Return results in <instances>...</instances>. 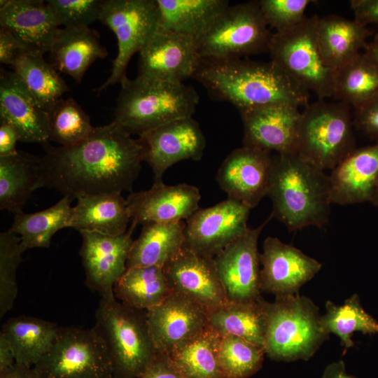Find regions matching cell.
I'll return each mask as SVG.
<instances>
[{
	"label": "cell",
	"mask_w": 378,
	"mask_h": 378,
	"mask_svg": "<svg viewBox=\"0 0 378 378\" xmlns=\"http://www.w3.org/2000/svg\"><path fill=\"white\" fill-rule=\"evenodd\" d=\"M131 135L113 120L94 127L85 140L72 146L42 144L41 188H55L71 200L132 190L146 149Z\"/></svg>",
	"instance_id": "6da1fadb"
},
{
	"label": "cell",
	"mask_w": 378,
	"mask_h": 378,
	"mask_svg": "<svg viewBox=\"0 0 378 378\" xmlns=\"http://www.w3.org/2000/svg\"><path fill=\"white\" fill-rule=\"evenodd\" d=\"M192 78L210 97L230 103L239 112L275 104H308L309 92L271 61L202 57Z\"/></svg>",
	"instance_id": "7a4b0ae2"
},
{
	"label": "cell",
	"mask_w": 378,
	"mask_h": 378,
	"mask_svg": "<svg viewBox=\"0 0 378 378\" xmlns=\"http://www.w3.org/2000/svg\"><path fill=\"white\" fill-rule=\"evenodd\" d=\"M267 196L272 202L271 215L289 231L322 227L329 220V177L296 153L273 155Z\"/></svg>",
	"instance_id": "3957f363"
},
{
	"label": "cell",
	"mask_w": 378,
	"mask_h": 378,
	"mask_svg": "<svg viewBox=\"0 0 378 378\" xmlns=\"http://www.w3.org/2000/svg\"><path fill=\"white\" fill-rule=\"evenodd\" d=\"M199 95L191 86L136 76L121 85L114 121L130 134H138L169 122L192 117Z\"/></svg>",
	"instance_id": "277c9868"
},
{
	"label": "cell",
	"mask_w": 378,
	"mask_h": 378,
	"mask_svg": "<svg viewBox=\"0 0 378 378\" xmlns=\"http://www.w3.org/2000/svg\"><path fill=\"white\" fill-rule=\"evenodd\" d=\"M94 330L105 344L116 378H139L158 353L146 311L101 298Z\"/></svg>",
	"instance_id": "5b68a950"
},
{
	"label": "cell",
	"mask_w": 378,
	"mask_h": 378,
	"mask_svg": "<svg viewBox=\"0 0 378 378\" xmlns=\"http://www.w3.org/2000/svg\"><path fill=\"white\" fill-rule=\"evenodd\" d=\"M321 316L314 302L299 294L267 302L265 354L281 361L309 359L328 339Z\"/></svg>",
	"instance_id": "8992f818"
},
{
	"label": "cell",
	"mask_w": 378,
	"mask_h": 378,
	"mask_svg": "<svg viewBox=\"0 0 378 378\" xmlns=\"http://www.w3.org/2000/svg\"><path fill=\"white\" fill-rule=\"evenodd\" d=\"M319 18H306L296 26L272 34L270 61L296 85L318 99L332 97L336 71L326 62L318 39Z\"/></svg>",
	"instance_id": "52a82bcc"
},
{
	"label": "cell",
	"mask_w": 378,
	"mask_h": 378,
	"mask_svg": "<svg viewBox=\"0 0 378 378\" xmlns=\"http://www.w3.org/2000/svg\"><path fill=\"white\" fill-rule=\"evenodd\" d=\"M350 106L318 99L301 113L296 153L321 169H334L355 148Z\"/></svg>",
	"instance_id": "ba28073f"
},
{
	"label": "cell",
	"mask_w": 378,
	"mask_h": 378,
	"mask_svg": "<svg viewBox=\"0 0 378 378\" xmlns=\"http://www.w3.org/2000/svg\"><path fill=\"white\" fill-rule=\"evenodd\" d=\"M272 34L258 1L229 5L197 41L201 57L241 58L269 51Z\"/></svg>",
	"instance_id": "9c48e42d"
},
{
	"label": "cell",
	"mask_w": 378,
	"mask_h": 378,
	"mask_svg": "<svg viewBox=\"0 0 378 378\" xmlns=\"http://www.w3.org/2000/svg\"><path fill=\"white\" fill-rule=\"evenodd\" d=\"M33 368L41 378L113 375L105 344L93 328L60 327L50 349Z\"/></svg>",
	"instance_id": "30bf717a"
},
{
	"label": "cell",
	"mask_w": 378,
	"mask_h": 378,
	"mask_svg": "<svg viewBox=\"0 0 378 378\" xmlns=\"http://www.w3.org/2000/svg\"><path fill=\"white\" fill-rule=\"evenodd\" d=\"M99 20L115 34L118 53L111 75L97 92L128 79L126 71L132 57L159 30V13L155 0H104Z\"/></svg>",
	"instance_id": "8fae6325"
},
{
	"label": "cell",
	"mask_w": 378,
	"mask_h": 378,
	"mask_svg": "<svg viewBox=\"0 0 378 378\" xmlns=\"http://www.w3.org/2000/svg\"><path fill=\"white\" fill-rule=\"evenodd\" d=\"M250 210L230 198L208 208H199L186 220L184 246L214 258L246 233Z\"/></svg>",
	"instance_id": "7c38bea8"
},
{
	"label": "cell",
	"mask_w": 378,
	"mask_h": 378,
	"mask_svg": "<svg viewBox=\"0 0 378 378\" xmlns=\"http://www.w3.org/2000/svg\"><path fill=\"white\" fill-rule=\"evenodd\" d=\"M272 218L270 215L258 227H249L245 234L214 258L229 302H253L262 299L258 241L262 230Z\"/></svg>",
	"instance_id": "4fadbf2b"
},
{
	"label": "cell",
	"mask_w": 378,
	"mask_h": 378,
	"mask_svg": "<svg viewBox=\"0 0 378 378\" xmlns=\"http://www.w3.org/2000/svg\"><path fill=\"white\" fill-rule=\"evenodd\" d=\"M139 139L145 147V161L153 170L155 185L164 183V173L175 163L200 160L206 147L205 137L192 117L165 123L143 133Z\"/></svg>",
	"instance_id": "5bb4252c"
},
{
	"label": "cell",
	"mask_w": 378,
	"mask_h": 378,
	"mask_svg": "<svg viewBox=\"0 0 378 378\" xmlns=\"http://www.w3.org/2000/svg\"><path fill=\"white\" fill-rule=\"evenodd\" d=\"M136 225L124 234L111 236L80 232V255L85 273V285L102 298L114 299L113 287L127 270V262Z\"/></svg>",
	"instance_id": "9a60e30c"
},
{
	"label": "cell",
	"mask_w": 378,
	"mask_h": 378,
	"mask_svg": "<svg viewBox=\"0 0 378 378\" xmlns=\"http://www.w3.org/2000/svg\"><path fill=\"white\" fill-rule=\"evenodd\" d=\"M139 53L138 76L172 83L192 78L202 58L197 40L161 30Z\"/></svg>",
	"instance_id": "2e32d148"
},
{
	"label": "cell",
	"mask_w": 378,
	"mask_h": 378,
	"mask_svg": "<svg viewBox=\"0 0 378 378\" xmlns=\"http://www.w3.org/2000/svg\"><path fill=\"white\" fill-rule=\"evenodd\" d=\"M272 162L271 152L243 146L226 157L216 181L227 198L252 209L267 195Z\"/></svg>",
	"instance_id": "e0dca14e"
},
{
	"label": "cell",
	"mask_w": 378,
	"mask_h": 378,
	"mask_svg": "<svg viewBox=\"0 0 378 378\" xmlns=\"http://www.w3.org/2000/svg\"><path fill=\"white\" fill-rule=\"evenodd\" d=\"M163 270L173 292L188 298L207 313L228 302L212 258L183 246Z\"/></svg>",
	"instance_id": "ac0fdd59"
},
{
	"label": "cell",
	"mask_w": 378,
	"mask_h": 378,
	"mask_svg": "<svg viewBox=\"0 0 378 378\" xmlns=\"http://www.w3.org/2000/svg\"><path fill=\"white\" fill-rule=\"evenodd\" d=\"M300 107L275 104L240 111L244 146L278 154L296 152Z\"/></svg>",
	"instance_id": "d6986e66"
},
{
	"label": "cell",
	"mask_w": 378,
	"mask_h": 378,
	"mask_svg": "<svg viewBox=\"0 0 378 378\" xmlns=\"http://www.w3.org/2000/svg\"><path fill=\"white\" fill-rule=\"evenodd\" d=\"M260 265L261 291L276 297L299 294L300 288L322 267L316 259L273 237L263 242Z\"/></svg>",
	"instance_id": "ffe728a7"
},
{
	"label": "cell",
	"mask_w": 378,
	"mask_h": 378,
	"mask_svg": "<svg viewBox=\"0 0 378 378\" xmlns=\"http://www.w3.org/2000/svg\"><path fill=\"white\" fill-rule=\"evenodd\" d=\"M146 317L158 351L165 354L209 326L207 312L174 292L147 310Z\"/></svg>",
	"instance_id": "44dd1931"
},
{
	"label": "cell",
	"mask_w": 378,
	"mask_h": 378,
	"mask_svg": "<svg viewBox=\"0 0 378 378\" xmlns=\"http://www.w3.org/2000/svg\"><path fill=\"white\" fill-rule=\"evenodd\" d=\"M200 192L187 183L155 185L126 199L132 223H172L189 218L200 207Z\"/></svg>",
	"instance_id": "7402d4cb"
},
{
	"label": "cell",
	"mask_w": 378,
	"mask_h": 378,
	"mask_svg": "<svg viewBox=\"0 0 378 378\" xmlns=\"http://www.w3.org/2000/svg\"><path fill=\"white\" fill-rule=\"evenodd\" d=\"M0 27L31 53L43 55L50 52L59 26L46 1L1 0Z\"/></svg>",
	"instance_id": "603a6c76"
},
{
	"label": "cell",
	"mask_w": 378,
	"mask_h": 378,
	"mask_svg": "<svg viewBox=\"0 0 378 378\" xmlns=\"http://www.w3.org/2000/svg\"><path fill=\"white\" fill-rule=\"evenodd\" d=\"M328 177L332 204L372 202L378 178V141L355 148L332 169Z\"/></svg>",
	"instance_id": "cb8c5ba5"
},
{
	"label": "cell",
	"mask_w": 378,
	"mask_h": 378,
	"mask_svg": "<svg viewBox=\"0 0 378 378\" xmlns=\"http://www.w3.org/2000/svg\"><path fill=\"white\" fill-rule=\"evenodd\" d=\"M0 120L10 124L20 141L46 144L49 141L48 115L28 93L13 71L1 69Z\"/></svg>",
	"instance_id": "d4e9b609"
},
{
	"label": "cell",
	"mask_w": 378,
	"mask_h": 378,
	"mask_svg": "<svg viewBox=\"0 0 378 378\" xmlns=\"http://www.w3.org/2000/svg\"><path fill=\"white\" fill-rule=\"evenodd\" d=\"M49 52L50 64L78 83L92 63L108 55L97 31L89 27L59 28Z\"/></svg>",
	"instance_id": "484cf974"
},
{
	"label": "cell",
	"mask_w": 378,
	"mask_h": 378,
	"mask_svg": "<svg viewBox=\"0 0 378 378\" xmlns=\"http://www.w3.org/2000/svg\"><path fill=\"white\" fill-rule=\"evenodd\" d=\"M69 227L80 232L118 236L131 220L127 200L121 194H101L77 198Z\"/></svg>",
	"instance_id": "4316f807"
},
{
	"label": "cell",
	"mask_w": 378,
	"mask_h": 378,
	"mask_svg": "<svg viewBox=\"0 0 378 378\" xmlns=\"http://www.w3.org/2000/svg\"><path fill=\"white\" fill-rule=\"evenodd\" d=\"M317 34L323 55L336 71L366 48L371 31L355 19L329 15L318 19Z\"/></svg>",
	"instance_id": "83f0119b"
},
{
	"label": "cell",
	"mask_w": 378,
	"mask_h": 378,
	"mask_svg": "<svg viewBox=\"0 0 378 378\" xmlns=\"http://www.w3.org/2000/svg\"><path fill=\"white\" fill-rule=\"evenodd\" d=\"M159 30L198 40L230 5L227 0H155Z\"/></svg>",
	"instance_id": "f1b7e54d"
},
{
	"label": "cell",
	"mask_w": 378,
	"mask_h": 378,
	"mask_svg": "<svg viewBox=\"0 0 378 378\" xmlns=\"http://www.w3.org/2000/svg\"><path fill=\"white\" fill-rule=\"evenodd\" d=\"M185 229L186 221L144 223L140 235L133 241L127 269L147 266L163 268L183 247Z\"/></svg>",
	"instance_id": "f546056e"
},
{
	"label": "cell",
	"mask_w": 378,
	"mask_h": 378,
	"mask_svg": "<svg viewBox=\"0 0 378 378\" xmlns=\"http://www.w3.org/2000/svg\"><path fill=\"white\" fill-rule=\"evenodd\" d=\"M220 340L221 335L209 326L166 355L183 378H225L218 360Z\"/></svg>",
	"instance_id": "4dcf8cb0"
},
{
	"label": "cell",
	"mask_w": 378,
	"mask_h": 378,
	"mask_svg": "<svg viewBox=\"0 0 378 378\" xmlns=\"http://www.w3.org/2000/svg\"><path fill=\"white\" fill-rule=\"evenodd\" d=\"M41 188L40 159L19 152L0 157V209L22 210L32 192Z\"/></svg>",
	"instance_id": "1f68e13d"
},
{
	"label": "cell",
	"mask_w": 378,
	"mask_h": 378,
	"mask_svg": "<svg viewBox=\"0 0 378 378\" xmlns=\"http://www.w3.org/2000/svg\"><path fill=\"white\" fill-rule=\"evenodd\" d=\"M59 328L39 318L18 316L8 319L1 332L13 349L15 363L34 367L50 349Z\"/></svg>",
	"instance_id": "d6a6232c"
},
{
	"label": "cell",
	"mask_w": 378,
	"mask_h": 378,
	"mask_svg": "<svg viewBox=\"0 0 378 378\" xmlns=\"http://www.w3.org/2000/svg\"><path fill=\"white\" fill-rule=\"evenodd\" d=\"M266 302L263 299L243 302L228 301L207 313L209 326L220 335L239 337L263 347Z\"/></svg>",
	"instance_id": "836d02e7"
},
{
	"label": "cell",
	"mask_w": 378,
	"mask_h": 378,
	"mask_svg": "<svg viewBox=\"0 0 378 378\" xmlns=\"http://www.w3.org/2000/svg\"><path fill=\"white\" fill-rule=\"evenodd\" d=\"M172 293L163 268L155 266L127 268L113 287L115 299L144 311L160 304Z\"/></svg>",
	"instance_id": "e575fe53"
},
{
	"label": "cell",
	"mask_w": 378,
	"mask_h": 378,
	"mask_svg": "<svg viewBox=\"0 0 378 378\" xmlns=\"http://www.w3.org/2000/svg\"><path fill=\"white\" fill-rule=\"evenodd\" d=\"M72 200L64 196L50 207L33 214L22 210L14 214L13 223L8 230L19 234L27 248H48L52 237L59 230L69 227L72 216Z\"/></svg>",
	"instance_id": "d590c367"
},
{
	"label": "cell",
	"mask_w": 378,
	"mask_h": 378,
	"mask_svg": "<svg viewBox=\"0 0 378 378\" xmlns=\"http://www.w3.org/2000/svg\"><path fill=\"white\" fill-rule=\"evenodd\" d=\"M378 95V64L365 52L336 71L333 98L354 108Z\"/></svg>",
	"instance_id": "8d00e7d4"
},
{
	"label": "cell",
	"mask_w": 378,
	"mask_h": 378,
	"mask_svg": "<svg viewBox=\"0 0 378 378\" xmlns=\"http://www.w3.org/2000/svg\"><path fill=\"white\" fill-rule=\"evenodd\" d=\"M12 67L25 90L46 111L69 90L64 79L43 55L26 54Z\"/></svg>",
	"instance_id": "74e56055"
},
{
	"label": "cell",
	"mask_w": 378,
	"mask_h": 378,
	"mask_svg": "<svg viewBox=\"0 0 378 378\" xmlns=\"http://www.w3.org/2000/svg\"><path fill=\"white\" fill-rule=\"evenodd\" d=\"M326 309V313L321 316V326L327 334L340 337L344 354L354 345L351 339L354 332L378 334V321L365 311L357 295H351L342 305L328 301Z\"/></svg>",
	"instance_id": "f35d334b"
},
{
	"label": "cell",
	"mask_w": 378,
	"mask_h": 378,
	"mask_svg": "<svg viewBox=\"0 0 378 378\" xmlns=\"http://www.w3.org/2000/svg\"><path fill=\"white\" fill-rule=\"evenodd\" d=\"M50 136L62 146H72L85 140L94 127L90 117L71 97L61 98L48 111Z\"/></svg>",
	"instance_id": "ab89813d"
},
{
	"label": "cell",
	"mask_w": 378,
	"mask_h": 378,
	"mask_svg": "<svg viewBox=\"0 0 378 378\" xmlns=\"http://www.w3.org/2000/svg\"><path fill=\"white\" fill-rule=\"evenodd\" d=\"M263 347L244 339L221 335L218 352L220 368L225 378H248L262 367Z\"/></svg>",
	"instance_id": "60d3db41"
},
{
	"label": "cell",
	"mask_w": 378,
	"mask_h": 378,
	"mask_svg": "<svg viewBox=\"0 0 378 378\" xmlns=\"http://www.w3.org/2000/svg\"><path fill=\"white\" fill-rule=\"evenodd\" d=\"M27 250L21 239L10 231L0 234V318L13 307L18 294L17 269Z\"/></svg>",
	"instance_id": "b9f144b4"
},
{
	"label": "cell",
	"mask_w": 378,
	"mask_h": 378,
	"mask_svg": "<svg viewBox=\"0 0 378 378\" xmlns=\"http://www.w3.org/2000/svg\"><path fill=\"white\" fill-rule=\"evenodd\" d=\"M57 22L64 27H89L100 19L104 0H48Z\"/></svg>",
	"instance_id": "7bdbcfd3"
},
{
	"label": "cell",
	"mask_w": 378,
	"mask_h": 378,
	"mask_svg": "<svg viewBox=\"0 0 378 378\" xmlns=\"http://www.w3.org/2000/svg\"><path fill=\"white\" fill-rule=\"evenodd\" d=\"M310 0H260L259 6L268 27L276 31L289 29L302 22Z\"/></svg>",
	"instance_id": "ee69618b"
},
{
	"label": "cell",
	"mask_w": 378,
	"mask_h": 378,
	"mask_svg": "<svg viewBox=\"0 0 378 378\" xmlns=\"http://www.w3.org/2000/svg\"><path fill=\"white\" fill-rule=\"evenodd\" d=\"M354 124L370 138L378 140V95L355 108Z\"/></svg>",
	"instance_id": "f6af8a7d"
},
{
	"label": "cell",
	"mask_w": 378,
	"mask_h": 378,
	"mask_svg": "<svg viewBox=\"0 0 378 378\" xmlns=\"http://www.w3.org/2000/svg\"><path fill=\"white\" fill-rule=\"evenodd\" d=\"M31 53L8 30L0 27V62L13 66L21 57Z\"/></svg>",
	"instance_id": "bcb514c9"
},
{
	"label": "cell",
	"mask_w": 378,
	"mask_h": 378,
	"mask_svg": "<svg viewBox=\"0 0 378 378\" xmlns=\"http://www.w3.org/2000/svg\"><path fill=\"white\" fill-rule=\"evenodd\" d=\"M139 378H183L174 368L167 356L159 352Z\"/></svg>",
	"instance_id": "7dc6e473"
},
{
	"label": "cell",
	"mask_w": 378,
	"mask_h": 378,
	"mask_svg": "<svg viewBox=\"0 0 378 378\" xmlns=\"http://www.w3.org/2000/svg\"><path fill=\"white\" fill-rule=\"evenodd\" d=\"M350 6L355 20L367 26L378 25V0H352Z\"/></svg>",
	"instance_id": "c3c4849f"
},
{
	"label": "cell",
	"mask_w": 378,
	"mask_h": 378,
	"mask_svg": "<svg viewBox=\"0 0 378 378\" xmlns=\"http://www.w3.org/2000/svg\"><path fill=\"white\" fill-rule=\"evenodd\" d=\"M20 141L15 129L9 123L0 121V157L13 155L18 152L15 145Z\"/></svg>",
	"instance_id": "681fc988"
},
{
	"label": "cell",
	"mask_w": 378,
	"mask_h": 378,
	"mask_svg": "<svg viewBox=\"0 0 378 378\" xmlns=\"http://www.w3.org/2000/svg\"><path fill=\"white\" fill-rule=\"evenodd\" d=\"M0 378H41L33 367L15 363L0 372Z\"/></svg>",
	"instance_id": "f907efd6"
},
{
	"label": "cell",
	"mask_w": 378,
	"mask_h": 378,
	"mask_svg": "<svg viewBox=\"0 0 378 378\" xmlns=\"http://www.w3.org/2000/svg\"><path fill=\"white\" fill-rule=\"evenodd\" d=\"M15 363V356L13 349L6 337L0 332V372L3 371Z\"/></svg>",
	"instance_id": "816d5d0a"
},
{
	"label": "cell",
	"mask_w": 378,
	"mask_h": 378,
	"mask_svg": "<svg viewBox=\"0 0 378 378\" xmlns=\"http://www.w3.org/2000/svg\"><path fill=\"white\" fill-rule=\"evenodd\" d=\"M322 378H355L348 374L343 360L332 363L324 370Z\"/></svg>",
	"instance_id": "f5cc1de1"
},
{
	"label": "cell",
	"mask_w": 378,
	"mask_h": 378,
	"mask_svg": "<svg viewBox=\"0 0 378 378\" xmlns=\"http://www.w3.org/2000/svg\"><path fill=\"white\" fill-rule=\"evenodd\" d=\"M378 64V32L369 43L364 51Z\"/></svg>",
	"instance_id": "db71d44e"
},
{
	"label": "cell",
	"mask_w": 378,
	"mask_h": 378,
	"mask_svg": "<svg viewBox=\"0 0 378 378\" xmlns=\"http://www.w3.org/2000/svg\"><path fill=\"white\" fill-rule=\"evenodd\" d=\"M372 203L374 206H378V178H377V184H376V187H375V190H374L373 199L372 200Z\"/></svg>",
	"instance_id": "11a10c76"
},
{
	"label": "cell",
	"mask_w": 378,
	"mask_h": 378,
	"mask_svg": "<svg viewBox=\"0 0 378 378\" xmlns=\"http://www.w3.org/2000/svg\"><path fill=\"white\" fill-rule=\"evenodd\" d=\"M103 378H116V377H115L113 375H111V376H108V377H103Z\"/></svg>",
	"instance_id": "9f6ffc18"
}]
</instances>
